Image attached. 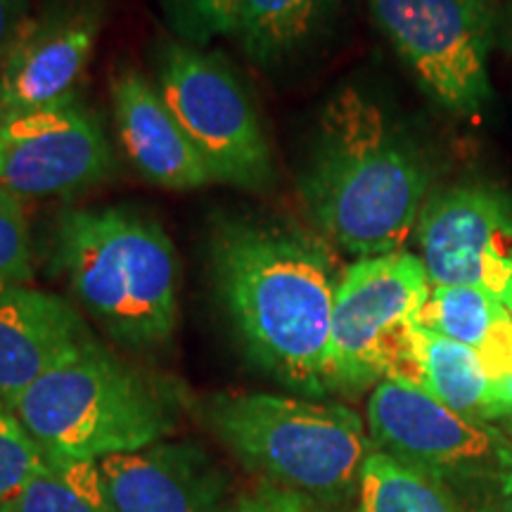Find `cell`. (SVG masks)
Here are the masks:
<instances>
[{
  "label": "cell",
  "mask_w": 512,
  "mask_h": 512,
  "mask_svg": "<svg viewBox=\"0 0 512 512\" xmlns=\"http://www.w3.org/2000/svg\"><path fill=\"white\" fill-rule=\"evenodd\" d=\"M209 264L256 366L294 392H330L332 306L342 273L328 242L302 228L235 216L214 226Z\"/></svg>",
  "instance_id": "obj_1"
},
{
  "label": "cell",
  "mask_w": 512,
  "mask_h": 512,
  "mask_svg": "<svg viewBox=\"0 0 512 512\" xmlns=\"http://www.w3.org/2000/svg\"><path fill=\"white\" fill-rule=\"evenodd\" d=\"M299 192L325 240L358 259L401 252L430 197V166L384 107L358 88L328 100Z\"/></svg>",
  "instance_id": "obj_2"
},
{
  "label": "cell",
  "mask_w": 512,
  "mask_h": 512,
  "mask_svg": "<svg viewBox=\"0 0 512 512\" xmlns=\"http://www.w3.org/2000/svg\"><path fill=\"white\" fill-rule=\"evenodd\" d=\"M57 264L79 304L128 349L174 337L181 268L166 230L133 209H74L60 216Z\"/></svg>",
  "instance_id": "obj_3"
},
{
  "label": "cell",
  "mask_w": 512,
  "mask_h": 512,
  "mask_svg": "<svg viewBox=\"0 0 512 512\" xmlns=\"http://www.w3.org/2000/svg\"><path fill=\"white\" fill-rule=\"evenodd\" d=\"M43 456L95 465L159 444L174 408L159 384L95 339L10 403Z\"/></svg>",
  "instance_id": "obj_4"
},
{
  "label": "cell",
  "mask_w": 512,
  "mask_h": 512,
  "mask_svg": "<svg viewBox=\"0 0 512 512\" xmlns=\"http://www.w3.org/2000/svg\"><path fill=\"white\" fill-rule=\"evenodd\" d=\"M211 432L275 486L337 503L358 489L375 451L366 425L347 406L280 394H219L204 406Z\"/></svg>",
  "instance_id": "obj_5"
},
{
  "label": "cell",
  "mask_w": 512,
  "mask_h": 512,
  "mask_svg": "<svg viewBox=\"0 0 512 512\" xmlns=\"http://www.w3.org/2000/svg\"><path fill=\"white\" fill-rule=\"evenodd\" d=\"M496 0H368L375 24L434 102L477 117L494 98Z\"/></svg>",
  "instance_id": "obj_6"
},
{
  "label": "cell",
  "mask_w": 512,
  "mask_h": 512,
  "mask_svg": "<svg viewBox=\"0 0 512 512\" xmlns=\"http://www.w3.org/2000/svg\"><path fill=\"white\" fill-rule=\"evenodd\" d=\"M430 290L420 256L406 249L344 268L332 306L330 392H363L392 375L406 332Z\"/></svg>",
  "instance_id": "obj_7"
},
{
  "label": "cell",
  "mask_w": 512,
  "mask_h": 512,
  "mask_svg": "<svg viewBox=\"0 0 512 512\" xmlns=\"http://www.w3.org/2000/svg\"><path fill=\"white\" fill-rule=\"evenodd\" d=\"M366 415L377 451L430 472L448 486L512 491V439L501 427L465 418L401 380L377 382Z\"/></svg>",
  "instance_id": "obj_8"
},
{
  "label": "cell",
  "mask_w": 512,
  "mask_h": 512,
  "mask_svg": "<svg viewBox=\"0 0 512 512\" xmlns=\"http://www.w3.org/2000/svg\"><path fill=\"white\" fill-rule=\"evenodd\" d=\"M157 91L200 152L214 183L264 190L273 159L252 100L219 57L171 43L157 64Z\"/></svg>",
  "instance_id": "obj_9"
},
{
  "label": "cell",
  "mask_w": 512,
  "mask_h": 512,
  "mask_svg": "<svg viewBox=\"0 0 512 512\" xmlns=\"http://www.w3.org/2000/svg\"><path fill=\"white\" fill-rule=\"evenodd\" d=\"M432 287H477L512 313V195L465 183L430 192L415 226Z\"/></svg>",
  "instance_id": "obj_10"
},
{
  "label": "cell",
  "mask_w": 512,
  "mask_h": 512,
  "mask_svg": "<svg viewBox=\"0 0 512 512\" xmlns=\"http://www.w3.org/2000/svg\"><path fill=\"white\" fill-rule=\"evenodd\" d=\"M112 169L102 124L76 100L0 121V188L17 197L74 195Z\"/></svg>",
  "instance_id": "obj_11"
},
{
  "label": "cell",
  "mask_w": 512,
  "mask_h": 512,
  "mask_svg": "<svg viewBox=\"0 0 512 512\" xmlns=\"http://www.w3.org/2000/svg\"><path fill=\"white\" fill-rule=\"evenodd\" d=\"M100 34V10L64 5L29 17L0 64V121L74 102Z\"/></svg>",
  "instance_id": "obj_12"
},
{
  "label": "cell",
  "mask_w": 512,
  "mask_h": 512,
  "mask_svg": "<svg viewBox=\"0 0 512 512\" xmlns=\"http://www.w3.org/2000/svg\"><path fill=\"white\" fill-rule=\"evenodd\" d=\"M110 512H230L226 477L195 444H152L95 463Z\"/></svg>",
  "instance_id": "obj_13"
},
{
  "label": "cell",
  "mask_w": 512,
  "mask_h": 512,
  "mask_svg": "<svg viewBox=\"0 0 512 512\" xmlns=\"http://www.w3.org/2000/svg\"><path fill=\"white\" fill-rule=\"evenodd\" d=\"M95 337L57 294L17 287L0 294V401L10 403L38 377L79 354Z\"/></svg>",
  "instance_id": "obj_14"
},
{
  "label": "cell",
  "mask_w": 512,
  "mask_h": 512,
  "mask_svg": "<svg viewBox=\"0 0 512 512\" xmlns=\"http://www.w3.org/2000/svg\"><path fill=\"white\" fill-rule=\"evenodd\" d=\"M112 105L126 157L147 181L166 190H197L214 183L155 83L124 69L112 83Z\"/></svg>",
  "instance_id": "obj_15"
},
{
  "label": "cell",
  "mask_w": 512,
  "mask_h": 512,
  "mask_svg": "<svg viewBox=\"0 0 512 512\" xmlns=\"http://www.w3.org/2000/svg\"><path fill=\"white\" fill-rule=\"evenodd\" d=\"M387 380H401L465 415L482 420L491 380L475 349L413 323ZM484 422V420H482Z\"/></svg>",
  "instance_id": "obj_16"
},
{
  "label": "cell",
  "mask_w": 512,
  "mask_h": 512,
  "mask_svg": "<svg viewBox=\"0 0 512 512\" xmlns=\"http://www.w3.org/2000/svg\"><path fill=\"white\" fill-rule=\"evenodd\" d=\"M356 494L358 512H467L451 486L377 448L363 463Z\"/></svg>",
  "instance_id": "obj_17"
},
{
  "label": "cell",
  "mask_w": 512,
  "mask_h": 512,
  "mask_svg": "<svg viewBox=\"0 0 512 512\" xmlns=\"http://www.w3.org/2000/svg\"><path fill=\"white\" fill-rule=\"evenodd\" d=\"M339 0H238L235 31L256 60H278L323 27Z\"/></svg>",
  "instance_id": "obj_18"
},
{
  "label": "cell",
  "mask_w": 512,
  "mask_h": 512,
  "mask_svg": "<svg viewBox=\"0 0 512 512\" xmlns=\"http://www.w3.org/2000/svg\"><path fill=\"white\" fill-rule=\"evenodd\" d=\"M512 313L477 287H432L415 323L479 351Z\"/></svg>",
  "instance_id": "obj_19"
},
{
  "label": "cell",
  "mask_w": 512,
  "mask_h": 512,
  "mask_svg": "<svg viewBox=\"0 0 512 512\" xmlns=\"http://www.w3.org/2000/svg\"><path fill=\"white\" fill-rule=\"evenodd\" d=\"M0 512H110L102 498L95 465L69 463L46 456L41 470L29 479Z\"/></svg>",
  "instance_id": "obj_20"
},
{
  "label": "cell",
  "mask_w": 512,
  "mask_h": 512,
  "mask_svg": "<svg viewBox=\"0 0 512 512\" xmlns=\"http://www.w3.org/2000/svg\"><path fill=\"white\" fill-rule=\"evenodd\" d=\"M31 280L34 259L22 197L0 188V294L17 287H31Z\"/></svg>",
  "instance_id": "obj_21"
},
{
  "label": "cell",
  "mask_w": 512,
  "mask_h": 512,
  "mask_svg": "<svg viewBox=\"0 0 512 512\" xmlns=\"http://www.w3.org/2000/svg\"><path fill=\"white\" fill-rule=\"evenodd\" d=\"M46 456L38 448L8 403L0 401V505L41 470Z\"/></svg>",
  "instance_id": "obj_22"
},
{
  "label": "cell",
  "mask_w": 512,
  "mask_h": 512,
  "mask_svg": "<svg viewBox=\"0 0 512 512\" xmlns=\"http://www.w3.org/2000/svg\"><path fill=\"white\" fill-rule=\"evenodd\" d=\"M174 5L197 36L209 38L235 31L238 0H174Z\"/></svg>",
  "instance_id": "obj_23"
},
{
  "label": "cell",
  "mask_w": 512,
  "mask_h": 512,
  "mask_svg": "<svg viewBox=\"0 0 512 512\" xmlns=\"http://www.w3.org/2000/svg\"><path fill=\"white\" fill-rule=\"evenodd\" d=\"M230 512H325L313 498L283 489V486H261L254 494L240 498Z\"/></svg>",
  "instance_id": "obj_24"
},
{
  "label": "cell",
  "mask_w": 512,
  "mask_h": 512,
  "mask_svg": "<svg viewBox=\"0 0 512 512\" xmlns=\"http://www.w3.org/2000/svg\"><path fill=\"white\" fill-rule=\"evenodd\" d=\"M27 19V0H0V64Z\"/></svg>",
  "instance_id": "obj_25"
},
{
  "label": "cell",
  "mask_w": 512,
  "mask_h": 512,
  "mask_svg": "<svg viewBox=\"0 0 512 512\" xmlns=\"http://www.w3.org/2000/svg\"><path fill=\"white\" fill-rule=\"evenodd\" d=\"M505 418H512V377L491 382L482 411L484 422H503Z\"/></svg>",
  "instance_id": "obj_26"
},
{
  "label": "cell",
  "mask_w": 512,
  "mask_h": 512,
  "mask_svg": "<svg viewBox=\"0 0 512 512\" xmlns=\"http://www.w3.org/2000/svg\"><path fill=\"white\" fill-rule=\"evenodd\" d=\"M501 430L512 439V418H505V420L501 422Z\"/></svg>",
  "instance_id": "obj_27"
},
{
  "label": "cell",
  "mask_w": 512,
  "mask_h": 512,
  "mask_svg": "<svg viewBox=\"0 0 512 512\" xmlns=\"http://www.w3.org/2000/svg\"><path fill=\"white\" fill-rule=\"evenodd\" d=\"M505 512H512V491L508 494V501H505Z\"/></svg>",
  "instance_id": "obj_28"
}]
</instances>
